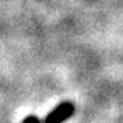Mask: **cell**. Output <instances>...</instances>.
Listing matches in <instances>:
<instances>
[{
    "instance_id": "7a4b0ae2",
    "label": "cell",
    "mask_w": 123,
    "mask_h": 123,
    "mask_svg": "<svg viewBox=\"0 0 123 123\" xmlns=\"http://www.w3.org/2000/svg\"><path fill=\"white\" fill-rule=\"evenodd\" d=\"M22 123H43L40 120L38 116H36V115H27L26 118L22 120Z\"/></svg>"
},
{
    "instance_id": "6da1fadb",
    "label": "cell",
    "mask_w": 123,
    "mask_h": 123,
    "mask_svg": "<svg viewBox=\"0 0 123 123\" xmlns=\"http://www.w3.org/2000/svg\"><path fill=\"white\" fill-rule=\"evenodd\" d=\"M74 111H75V105L71 101H63L45 116L43 123H63L68 118H71Z\"/></svg>"
}]
</instances>
